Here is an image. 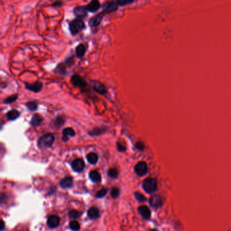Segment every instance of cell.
I'll return each instance as SVG.
<instances>
[{"label": "cell", "mask_w": 231, "mask_h": 231, "mask_svg": "<svg viewBox=\"0 0 231 231\" xmlns=\"http://www.w3.org/2000/svg\"><path fill=\"white\" fill-rule=\"evenodd\" d=\"M91 88L94 89V91L100 94H105L107 91V89L105 87V85L101 82L97 81H91Z\"/></svg>", "instance_id": "8992f818"}, {"label": "cell", "mask_w": 231, "mask_h": 231, "mask_svg": "<svg viewBox=\"0 0 231 231\" xmlns=\"http://www.w3.org/2000/svg\"><path fill=\"white\" fill-rule=\"evenodd\" d=\"M59 223H60V218H59L58 215H56L50 216L48 219V222H47L48 226L50 229H54V228H56L59 225Z\"/></svg>", "instance_id": "5bb4252c"}, {"label": "cell", "mask_w": 231, "mask_h": 231, "mask_svg": "<svg viewBox=\"0 0 231 231\" xmlns=\"http://www.w3.org/2000/svg\"><path fill=\"white\" fill-rule=\"evenodd\" d=\"M64 119L60 116L56 117L54 121V125L57 128H60L64 124Z\"/></svg>", "instance_id": "cb8c5ba5"}, {"label": "cell", "mask_w": 231, "mask_h": 231, "mask_svg": "<svg viewBox=\"0 0 231 231\" xmlns=\"http://www.w3.org/2000/svg\"><path fill=\"white\" fill-rule=\"evenodd\" d=\"M135 172L139 176H144L148 172L147 164L144 161H140L136 165L134 168Z\"/></svg>", "instance_id": "277c9868"}, {"label": "cell", "mask_w": 231, "mask_h": 231, "mask_svg": "<svg viewBox=\"0 0 231 231\" xmlns=\"http://www.w3.org/2000/svg\"><path fill=\"white\" fill-rule=\"evenodd\" d=\"M103 13H100L97 15L94 16V17L91 18L89 20V25H90L91 27H96V26H98L100 22H101L102 18H103Z\"/></svg>", "instance_id": "8fae6325"}, {"label": "cell", "mask_w": 231, "mask_h": 231, "mask_svg": "<svg viewBox=\"0 0 231 231\" xmlns=\"http://www.w3.org/2000/svg\"><path fill=\"white\" fill-rule=\"evenodd\" d=\"M43 88V84L41 81H36L33 84H26V88L29 91H33V92H39Z\"/></svg>", "instance_id": "7c38bea8"}, {"label": "cell", "mask_w": 231, "mask_h": 231, "mask_svg": "<svg viewBox=\"0 0 231 231\" xmlns=\"http://www.w3.org/2000/svg\"><path fill=\"white\" fill-rule=\"evenodd\" d=\"M118 8V4L117 2L111 1L106 2L103 5V10L106 13H111L115 12Z\"/></svg>", "instance_id": "52a82bcc"}, {"label": "cell", "mask_w": 231, "mask_h": 231, "mask_svg": "<svg viewBox=\"0 0 231 231\" xmlns=\"http://www.w3.org/2000/svg\"><path fill=\"white\" fill-rule=\"evenodd\" d=\"M19 116H20V112L17 110H15V109L9 111L6 114V117L8 119L11 121H14Z\"/></svg>", "instance_id": "7402d4cb"}, {"label": "cell", "mask_w": 231, "mask_h": 231, "mask_svg": "<svg viewBox=\"0 0 231 231\" xmlns=\"http://www.w3.org/2000/svg\"><path fill=\"white\" fill-rule=\"evenodd\" d=\"M85 28V24L81 19H76L72 20L69 24V29L73 35L78 34Z\"/></svg>", "instance_id": "3957f363"}, {"label": "cell", "mask_w": 231, "mask_h": 231, "mask_svg": "<svg viewBox=\"0 0 231 231\" xmlns=\"http://www.w3.org/2000/svg\"><path fill=\"white\" fill-rule=\"evenodd\" d=\"M117 149L119 152H124L126 150V147L119 143H117Z\"/></svg>", "instance_id": "d590c367"}, {"label": "cell", "mask_w": 231, "mask_h": 231, "mask_svg": "<svg viewBox=\"0 0 231 231\" xmlns=\"http://www.w3.org/2000/svg\"><path fill=\"white\" fill-rule=\"evenodd\" d=\"M1 226H2V227H1V231H3V230H4V229H5V225H4V221H3V220H1Z\"/></svg>", "instance_id": "74e56055"}, {"label": "cell", "mask_w": 231, "mask_h": 231, "mask_svg": "<svg viewBox=\"0 0 231 231\" xmlns=\"http://www.w3.org/2000/svg\"><path fill=\"white\" fill-rule=\"evenodd\" d=\"M42 121H43V117H41L40 115L36 113L32 117L31 121H30V124L33 127H37L38 126H40V124L42 123Z\"/></svg>", "instance_id": "e0dca14e"}, {"label": "cell", "mask_w": 231, "mask_h": 231, "mask_svg": "<svg viewBox=\"0 0 231 231\" xmlns=\"http://www.w3.org/2000/svg\"><path fill=\"white\" fill-rule=\"evenodd\" d=\"M56 5H58V6H60V5H62V3L58 2H55V3H54V4H53V5H55V6H57Z\"/></svg>", "instance_id": "f35d334b"}, {"label": "cell", "mask_w": 231, "mask_h": 231, "mask_svg": "<svg viewBox=\"0 0 231 231\" xmlns=\"http://www.w3.org/2000/svg\"><path fill=\"white\" fill-rule=\"evenodd\" d=\"M69 226L71 228V229L74 230V231H78L80 229V224L78 222V221L73 220L72 222H71L69 224Z\"/></svg>", "instance_id": "d4e9b609"}, {"label": "cell", "mask_w": 231, "mask_h": 231, "mask_svg": "<svg viewBox=\"0 0 231 231\" xmlns=\"http://www.w3.org/2000/svg\"><path fill=\"white\" fill-rule=\"evenodd\" d=\"M73 184V179L72 177L67 176L65 177L64 179L61 180L60 182V186L63 188H69L71 187Z\"/></svg>", "instance_id": "9a60e30c"}, {"label": "cell", "mask_w": 231, "mask_h": 231, "mask_svg": "<svg viewBox=\"0 0 231 231\" xmlns=\"http://www.w3.org/2000/svg\"><path fill=\"white\" fill-rule=\"evenodd\" d=\"M90 178L94 182H100L101 181V176L97 171H91L89 174Z\"/></svg>", "instance_id": "44dd1931"}, {"label": "cell", "mask_w": 231, "mask_h": 231, "mask_svg": "<svg viewBox=\"0 0 231 231\" xmlns=\"http://www.w3.org/2000/svg\"><path fill=\"white\" fill-rule=\"evenodd\" d=\"M71 81L74 86L80 88H85L87 85L85 80L79 75H73L71 79Z\"/></svg>", "instance_id": "5b68a950"}, {"label": "cell", "mask_w": 231, "mask_h": 231, "mask_svg": "<svg viewBox=\"0 0 231 231\" xmlns=\"http://www.w3.org/2000/svg\"><path fill=\"white\" fill-rule=\"evenodd\" d=\"M75 52L78 57L82 58L84 56L85 52H86V47L83 43L79 44V45L76 47Z\"/></svg>", "instance_id": "ffe728a7"}, {"label": "cell", "mask_w": 231, "mask_h": 231, "mask_svg": "<svg viewBox=\"0 0 231 231\" xmlns=\"http://www.w3.org/2000/svg\"><path fill=\"white\" fill-rule=\"evenodd\" d=\"M149 204L153 208H159L163 205L161 197L159 195H153L149 199Z\"/></svg>", "instance_id": "9c48e42d"}, {"label": "cell", "mask_w": 231, "mask_h": 231, "mask_svg": "<svg viewBox=\"0 0 231 231\" xmlns=\"http://www.w3.org/2000/svg\"><path fill=\"white\" fill-rule=\"evenodd\" d=\"M17 98H18V94H14V95L10 96H9L8 98H7L4 101V104L12 103L14 101H16Z\"/></svg>", "instance_id": "f546056e"}, {"label": "cell", "mask_w": 231, "mask_h": 231, "mask_svg": "<svg viewBox=\"0 0 231 231\" xmlns=\"http://www.w3.org/2000/svg\"><path fill=\"white\" fill-rule=\"evenodd\" d=\"M105 131L104 129V128H96L95 129H94L93 130H91L90 132H89V134L90 135H99L101 134Z\"/></svg>", "instance_id": "f1b7e54d"}, {"label": "cell", "mask_w": 231, "mask_h": 231, "mask_svg": "<svg viewBox=\"0 0 231 231\" xmlns=\"http://www.w3.org/2000/svg\"><path fill=\"white\" fill-rule=\"evenodd\" d=\"M73 12L78 19H84L88 14V10L86 6H78L74 8Z\"/></svg>", "instance_id": "30bf717a"}, {"label": "cell", "mask_w": 231, "mask_h": 231, "mask_svg": "<svg viewBox=\"0 0 231 231\" xmlns=\"http://www.w3.org/2000/svg\"><path fill=\"white\" fill-rule=\"evenodd\" d=\"M54 136L51 133L43 135L37 141V146L40 149H46L52 147L54 143Z\"/></svg>", "instance_id": "6da1fadb"}, {"label": "cell", "mask_w": 231, "mask_h": 231, "mask_svg": "<svg viewBox=\"0 0 231 231\" xmlns=\"http://www.w3.org/2000/svg\"><path fill=\"white\" fill-rule=\"evenodd\" d=\"M63 140L67 142L69 140V136H74L75 135V132L71 128H66L63 131Z\"/></svg>", "instance_id": "ac0fdd59"}, {"label": "cell", "mask_w": 231, "mask_h": 231, "mask_svg": "<svg viewBox=\"0 0 231 231\" xmlns=\"http://www.w3.org/2000/svg\"><path fill=\"white\" fill-rule=\"evenodd\" d=\"M150 231H158V230H156V229H153V230H151Z\"/></svg>", "instance_id": "ab89813d"}, {"label": "cell", "mask_w": 231, "mask_h": 231, "mask_svg": "<svg viewBox=\"0 0 231 231\" xmlns=\"http://www.w3.org/2000/svg\"><path fill=\"white\" fill-rule=\"evenodd\" d=\"M58 71V73L59 74H63V75H64V74H65V72H66V69H65V67L64 66V64H59L58 65L57 68H56V69L55 71L57 72Z\"/></svg>", "instance_id": "1f68e13d"}, {"label": "cell", "mask_w": 231, "mask_h": 231, "mask_svg": "<svg viewBox=\"0 0 231 231\" xmlns=\"http://www.w3.org/2000/svg\"><path fill=\"white\" fill-rule=\"evenodd\" d=\"M85 167L84 160L81 159H76L74 160L71 164V167L76 172H81Z\"/></svg>", "instance_id": "ba28073f"}, {"label": "cell", "mask_w": 231, "mask_h": 231, "mask_svg": "<svg viewBox=\"0 0 231 231\" xmlns=\"http://www.w3.org/2000/svg\"><path fill=\"white\" fill-rule=\"evenodd\" d=\"M134 195H135L136 199L138 201H140V202H144V201L147 200L146 197H145L143 194L140 193V192H136L134 193Z\"/></svg>", "instance_id": "4dcf8cb0"}, {"label": "cell", "mask_w": 231, "mask_h": 231, "mask_svg": "<svg viewBox=\"0 0 231 231\" xmlns=\"http://www.w3.org/2000/svg\"><path fill=\"white\" fill-rule=\"evenodd\" d=\"M118 174H119L118 171L115 168H111L108 171V176L111 178H116L118 176Z\"/></svg>", "instance_id": "484cf974"}, {"label": "cell", "mask_w": 231, "mask_h": 231, "mask_svg": "<svg viewBox=\"0 0 231 231\" xmlns=\"http://www.w3.org/2000/svg\"><path fill=\"white\" fill-rule=\"evenodd\" d=\"M138 212L140 215L145 220H149L151 216V213L150 210L149 209V207L146 205H142L138 207Z\"/></svg>", "instance_id": "4fadbf2b"}, {"label": "cell", "mask_w": 231, "mask_h": 231, "mask_svg": "<svg viewBox=\"0 0 231 231\" xmlns=\"http://www.w3.org/2000/svg\"><path fill=\"white\" fill-rule=\"evenodd\" d=\"M87 159L88 161L91 164H96L98 162V157L94 153H89L87 155Z\"/></svg>", "instance_id": "603a6c76"}, {"label": "cell", "mask_w": 231, "mask_h": 231, "mask_svg": "<svg viewBox=\"0 0 231 231\" xmlns=\"http://www.w3.org/2000/svg\"><path fill=\"white\" fill-rule=\"evenodd\" d=\"M107 192H108L107 188H102L97 192L96 197V198H102L105 197L106 194H107Z\"/></svg>", "instance_id": "d6a6232c"}, {"label": "cell", "mask_w": 231, "mask_h": 231, "mask_svg": "<svg viewBox=\"0 0 231 231\" xmlns=\"http://www.w3.org/2000/svg\"><path fill=\"white\" fill-rule=\"evenodd\" d=\"M26 106L31 111H35L37 109V105L35 102H29L26 104Z\"/></svg>", "instance_id": "83f0119b"}, {"label": "cell", "mask_w": 231, "mask_h": 231, "mask_svg": "<svg viewBox=\"0 0 231 231\" xmlns=\"http://www.w3.org/2000/svg\"><path fill=\"white\" fill-rule=\"evenodd\" d=\"M86 8L88 11H90L91 12H94L100 8V4L99 2L96 1V0H94V1H91L89 3L86 5Z\"/></svg>", "instance_id": "2e32d148"}, {"label": "cell", "mask_w": 231, "mask_h": 231, "mask_svg": "<svg viewBox=\"0 0 231 231\" xmlns=\"http://www.w3.org/2000/svg\"><path fill=\"white\" fill-rule=\"evenodd\" d=\"M69 217L71 218H73V219H77L79 218L80 216H81V212H79L78 211H77V210H71V211H70L69 213Z\"/></svg>", "instance_id": "4316f807"}, {"label": "cell", "mask_w": 231, "mask_h": 231, "mask_svg": "<svg viewBox=\"0 0 231 231\" xmlns=\"http://www.w3.org/2000/svg\"><path fill=\"white\" fill-rule=\"evenodd\" d=\"M88 217L90 219H91V220H95V219L99 217V215H100L99 209L96 207H91V208H90V209L88 210Z\"/></svg>", "instance_id": "d6986e66"}, {"label": "cell", "mask_w": 231, "mask_h": 231, "mask_svg": "<svg viewBox=\"0 0 231 231\" xmlns=\"http://www.w3.org/2000/svg\"><path fill=\"white\" fill-rule=\"evenodd\" d=\"M111 197L113 198V199H117L119 195V189H118L117 188H112L111 191Z\"/></svg>", "instance_id": "836d02e7"}, {"label": "cell", "mask_w": 231, "mask_h": 231, "mask_svg": "<svg viewBox=\"0 0 231 231\" xmlns=\"http://www.w3.org/2000/svg\"><path fill=\"white\" fill-rule=\"evenodd\" d=\"M134 2L132 1H125V0H123V1H117V3L118 5H120V6H123V5H126L127 4H132V3H133Z\"/></svg>", "instance_id": "e575fe53"}, {"label": "cell", "mask_w": 231, "mask_h": 231, "mask_svg": "<svg viewBox=\"0 0 231 231\" xmlns=\"http://www.w3.org/2000/svg\"><path fill=\"white\" fill-rule=\"evenodd\" d=\"M136 147L137 148V149L138 150H143L144 149V144L143 143H136Z\"/></svg>", "instance_id": "8d00e7d4"}, {"label": "cell", "mask_w": 231, "mask_h": 231, "mask_svg": "<svg viewBox=\"0 0 231 231\" xmlns=\"http://www.w3.org/2000/svg\"><path fill=\"white\" fill-rule=\"evenodd\" d=\"M143 188L147 193H152L157 188V181L156 178H148L143 182Z\"/></svg>", "instance_id": "7a4b0ae2"}]
</instances>
